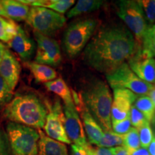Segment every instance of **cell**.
<instances>
[{"label":"cell","instance_id":"cell-40","mask_svg":"<svg viewBox=\"0 0 155 155\" xmlns=\"http://www.w3.org/2000/svg\"><path fill=\"white\" fill-rule=\"evenodd\" d=\"M5 50H6V48H5V45L0 42V62H1L4 53H5Z\"/></svg>","mask_w":155,"mask_h":155},{"label":"cell","instance_id":"cell-39","mask_svg":"<svg viewBox=\"0 0 155 155\" xmlns=\"http://www.w3.org/2000/svg\"><path fill=\"white\" fill-rule=\"evenodd\" d=\"M149 95H150L151 100H152V101L153 103V104H154V108H155V86H154V88H152V90L150 92Z\"/></svg>","mask_w":155,"mask_h":155},{"label":"cell","instance_id":"cell-11","mask_svg":"<svg viewBox=\"0 0 155 155\" xmlns=\"http://www.w3.org/2000/svg\"><path fill=\"white\" fill-rule=\"evenodd\" d=\"M64 127L67 136L73 144L86 150L90 146L86 138L84 129L75 106L63 105Z\"/></svg>","mask_w":155,"mask_h":155},{"label":"cell","instance_id":"cell-25","mask_svg":"<svg viewBox=\"0 0 155 155\" xmlns=\"http://www.w3.org/2000/svg\"><path fill=\"white\" fill-rule=\"evenodd\" d=\"M124 135H120L114 131H106L104 133L101 139L98 143V147L112 148L114 147H120L123 145Z\"/></svg>","mask_w":155,"mask_h":155},{"label":"cell","instance_id":"cell-10","mask_svg":"<svg viewBox=\"0 0 155 155\" xmlns=\"http://www.w3.org/2000/svg\"><path fill=\"white\" fill-rule=\"evenodd\" d=\"M48 108L49 110L44 126L46 134L51 139L63 144H71V141L68 137L64 127L65 115L60 100L56 99L53 105L50 106Z\"/></svg>","mask_w":155,"mask_h":155},{"label":"cell","instance_id":"cell-23","mask_svg":"<svg viewBox=\"0 0 155 155\" xmlns=\"http://www.w3.org/2000/svg\"><path fill=\"white\" fill-rule=\"evenodd\" d=\"M136 108L144 114L147 121H152L154 118L155 108L150 96H141L135 101Z\"/></svg>","mask_w":155,"mask_h":155},{"label":"cell","instance_id":"cell-17","mask_svg":"<svg viewBox=\"0 0 155 155\" xmlns=\"http://www.w3.org/2000/svg\"><path fill=\"white\" fill-rule=\"evenodd\" d=\"M38 132V155H68L65 144L48 137L41 129Z\"/></svg>","mask_w":155,"mask_h":155},{"label":"cell","instance_id":"cell-4","mask_svg":"<svg viewBox=\"0 0 155 155\" xmlns=\"http://www.w3.org/2000/svg\"><path fill=\"white\" fill-rule=\"evenodd\" d=\"M97 27L94 19H84L71 23L63 35L64 49L68 56L75 58L86 47Z\"/></svg>","mask_w":155,"mask_h":155},{"label":"cell","instance_id":"cell-2","mask_svg":"<svg viewBox=\"0 0 155 155\" xmlns=\"http://www.w3.org/2000/svg\"><path fill=\"white\" fill-rule=\"evenodd\" d=\"M48 110L35 94H17L6 106L4 116L10 122L40 129L44 128Z\"/></svg>","mask_w":155,"mask_h":155},{"label":"cell","instance_id":"cell-31","mask_svg":"<svg viewBox=\"0 0 155 155\" xmlns=\"http://www.w3.org/2000/svg\"><path fill=\"white\" fill-rule=\"evenodd\" d=\"M131 125L132 124H131L130 117H129L124 121L113 124L112 129L114 133L120 135H125L132 128Z\"/></svg>","mask_w":155,"mask_h":155},{"label":"cell","instance_id":"cell-32","mask_svg":"<svg viewBox=\"0 0 155 155\" xmlns=\"http://www.w3.org/2000/svg\"><path fill=\"white\" fill-rule=\"evenodd\" d=\"M0 155H12L7 132L0 128Z\"/></svg>","mask_w":155,"mask_h":155},{"label":"cell","instance_id":"cell-6","mask_svg":"<svg viewBox=\"0 0 155 155\" xmlns=\"http://www.w3.org/2000/svg\"><path fill=\"white\" fill-rule=\"evenodd\" d=\"M116 12L130 32L134 35L136 42L139 43L138 47L140 49L149 26L139 1L121 0L117 2Z\"/></svg>","mask_w":155,"mask_h":155},{"label":"cell","instance_id":"cell-33","mask_svg":"<svg viewBox=\"0 0 155 155\" xmlns=\"http://www.w3.org/2000/svg\"><path fill=\"white\" fill-rule=\"evenodd\" d=\"M87 155H114L115 147L106 148V147H92L89 146L86 150Z\"/></svg>","mask_w":155,"mask_h":155},{"label":"cell","instance_id":"cell-14","mask_svg":"<svg viewBox=\"0 0 155 155\" xmlns=\"http://www.w3.org/2000/svg\"><path fill=\"white\" fill-rule=\"evenodd\" d=\"M75 106L77 111L81 114L83 129L86 131L89 143L98 146L104 133L102 128L90 114L85 106L82 98L75 101Z\"/></svg>","mask_w":155,"mask_h":155},{"label":"cell","instance_id":"cell-27","mask_svg":"<svg viewBox=\"0 0 155 155\" xmlns=\"http://www.w3.org/2000/svg\"><path fill=\"white\" fill-rule=\"evenodd\" d=\"M13 91L7 83L0 76V110L7 106L12 100Z\"/></svg>","mask_w":155,"mask_h":155},{"label":"cell","instance_id":"cell-15","mask_svg":"<svg viewBox=\"0 0 155 155\" xmlns=\"http://www.w3.org/2000/svg\"><path fill=\"white\" fill-rule=\"evenodd\" d=\"M20 72L19 62L10 50L6 49L0 62V76L7 83L12 91L18 83Z\"/></svg>","mask_w":155,"mask_h":155},{"label":"cell","instance_id":"cell-30","mask_svg":"<svg viewBox=\"0 0 155 155\" xmlns=\"http://www.w3.org/2000/svg\"><path fill=\"white\" fill-rule=\"evenodd\" d=\"M130 120L133 127L137 129L142 127L147 122H149L144 114L137 109L135 106H131V107Z\"/></svg>","mask_w":155,"mask_h":155},{"label":"cell","instance_id":"cell-29","mask_svg":"<svg viewBox=\"0 0 155 155\" xmlns=\"http://www.w3.org/2000/svg\"><path fill=\"white\" fill-rule=\"evenodd\" d=\"M140 139L141 147L143 148H147L152 142L153 138V132L150 127V122H147L142 127L138 129Z\"/></svg>","mask_w":155,"mask_h":155},{"label":"cell","instance_id":"cell-12","mask_svg":"<svg viewBox=\"0 0 155 155\" xmlns=\"http://www.w3.org/2000/svg\"><path fill=\"white\" fill-rule=\"evenodd\" d=\"M113 91L114 98L111 111L112 124L130 117L131 107L137 99V95L127 88H114Z\"/></svg>","mask_w":155,"mask_h":155},{"label":"cell","instance_id":"cell-5","mask_svg":"<svg viewBox=\"0 0 155 155\" xmlns=\"http://www.w3.org/2000/svg\"><path fill=\"white\" fill-rule=\"evenodd\" d=\"M12 155H38L40 134L35 129L9 122L6 127Z\"/></svg>","mask_w":155,"mask_h":155},{"label":"cell","instance_id":"cell-22","mask_svg":"<svg viewBox=\"0 0 155 155\" xmlns=\"http://www.w3.org/2000/svg\"><path fill=\"white\" fill-rule=\"evenodd\" d=\"M104 5V1L101 0H79L76 5L68 12V18H73L84 13L97 10Z\"/></svg>","mask_w":155,"mask_h":155},{"label":"cell","instance_id":"cell-20","mask_svg":"<svg viewBox=\"0 0 155 155\" xmlns=\"http://www.w3.org/2000/svg\"><path fill=\"white\" fill-rule=\"evenodd\" d=\"M45 86L50 91L57 94L63 101L64 105L75 106L71 91L62 78H58L55 80L45 83Z\"/></svg>","mask_w":155,"mask_h":155},{"label":"cell","instance_id":"cell-9","mask_svg":"<svg viewBox=\"0 0 155 155\" xmlns=\"http://www.w3.org/2000/svg\"><path fill=\"white\" fill-rule=\"evenodd\" d=\"M37 44L35 63L48 66H58L62 61L61 48L55 39L34 32Z\"/></svg>","mask_w":155,"mask_h":155},{"label":"cell","instance_id":"cell-13","mask_svg":"<svg viewBox=\"0 0 155 155\" xmlns=\"http://www.w3.org/2000/svg\"><path fill=\"white\" fill-rule=\"evenodd\" d=\"M128 65L141 80L152 85L155 83V59L141 48L129 60Z\"/></svg>","mask_w":155,"mask_h":155},{"label":"cell","instance_id":"cell-37","mask_svg":"<svg viewBox=\"0 0 155 155\" xmlns=\"http://www.w3.org/2000/svg\"><path fill=\"white\" fill-rule=\"evenodd\" d=\"M131 155H150L149 151L146 148L140 147L138 150L134 151Z\"/></svg>","mask_w":155,"mask_h":155},{"label":"cell","instance_id":"cell-1","mask_svg":"<svg viewBox=\"0 0 155 155\" xmlns=\"http://www.w3.org/2000/svg\"><path fill=\"white\" fill-rule=\"evenodd\" d=\"M138 49L129 29L116 25L105 27L96 32L85 48L83 60L92 68L108 74L129 61Z\"/></svg>","mask_w":155,"mask_h":155},{"label":"cell","instance_id":"cell-3","mask_svg":"<svg viewBox=\"0 0 155 155\" xmlns=\"http://www.w3.org/2000/svg\"><path fill=\"white\" fill-rule=\"evenodd\" d=\"M85 106L104 132L111 131L112 97L108 85L97 80L88 85L81 94Z\"/></svg>","mask_w":155,"mask_h":155},{"label":"cell","instance_id":"cell-38","mask_svg":"<svg viewBox=\"0 0 155 155\" xmlns=\"http://www.w3.org/2000/svg\"><path fill=\"white\" fill-rule=\"evenodd\" d=\"M149 152L150 155H155V137L152 139V142L149 146Z\"/></svg>","mask_w":155,"mask_h":155},{"label":"cell","instance_id":"cell-7","mask_svg":"<svg viewBox=\"0 0 155 155\" xmlns=\"http://www.w3.org/2000/svg\"><path fill=\"white\" fill-rule=\"evenodd\" d=\"M26 21L34 29L35 32L49 37L63 28L66 22V19L63 15L51 9L32 7Z\"/></svg>","mask_w":155,"mask_h":155},{"label":"cell","instance_id":"cell-19","mask_svg":"<svg viewBox=\"0 0 155 155\" xmlns=\"http://www.w3.org/2000/svg\"><path fill=\"white\" fill-rule=\"evenodd\" d=\"M1 3L8 18L15 21H24L28 18L30 9L28 5L14 0H3Z\"/></svg>","mask_w":155,"mask_h":155},{"label":"cell","instance_id":"cell-41","mask_svg":"<svg viewBox=\"0 0 155 155\" xmlns=\"http://www.w3.org/2000/svg\"><path fill=\"white\" fill-rule=\"evenodd\" d=\"M0 17H6V18H8L7 17V14H6L5 9H4L2 5L1 1H0Z\"/></svg>","mask_w":155,"mask_h":155},{"label":"cell","instance_id":"cell-28","mask_svg":"<svg viewBox=\"0 0 155 155\" xmlns=\"http://www.w3.org/2000/svg\"><path fill=\"white\" fill-rule=\"evenodd\" d=\"M144 10L145 18L148 26L155 24V0H141L139 1Z\"/></svg>","mask_w":155,"mask_h":155},{"label":"cell","instance_id":"cell-21","mask_svg":"<svg viewBox=\"0 0 155 155\" xmlns=\"http://www.w3.org/2000/svg\"><path fill=\"white\" fill-rule=\"evenodd\" d=\"M27 65L30 68L37 83H46L56 79L57 73L53 68L42 65L35 62H28Z\"/></svg>","mask_w":155,"mask_h":155},{"label":"cell","instance_id":"cell-35","mask_svg":"<svg viewBox=\"0 0 155 155\" xmlns=\"http://www.w3.org/2000/svg\"><path fill=\"white\" fill-rule=\"evenodd\" d=\"M71 155H87V154L84 149L75 144H72L71 145Z\"/></svg>","mask_w":155,"mask_h":155},{"label":"cell","instance_id":"cell-36","mask_svg":"<svg viewBox=\"0 0 155 155\" xmlns=\"http://www.w3.org/2000/svg\"><path fill=\"white\" fill-rule=\"evenodd\" d=\"M114 155H130L124 147H115Z\"/></svg>","mask_w":155,"mask_h":155},{"label":"cell","instance_id":"cell-8","mask_svg":"<svg viewBox=\"0 0 155 155\" xmlns=\"http://www.w3.org/2000/svg\"><path fill=\"white\" fill-rule=\"evenodd\" d=\"M106 77L112 88H127L140 96L149 94L154 87V85L139 78L131 71L127 63L122 64L111 73L106 74Z\"/></svg>","mask_w":155,"mask_h":155},{"label":"cell","instance_id":"cell-34","mask_svg":"<svg viewBox=\"0 0 155 155\" xmlns=\"http://www.w3.org/2000/svg\"><path fill=\"white\" fill-rule=\"evenodd\" d=\"M8 19H5L2 17H0V40L5 42H9L11 40L7 32H6V26H7Z\"/></svg>","mask_w":155,"mask_h":155},{"label":"cell","instance_id":"cell-16","mask_svg":"<svg viewBox=\"0 0 155 155\" xmlns=\"http://www.w3.org/2000/svg\"><path fill=\"white\" fill-rule=\"evenodd\" d=\"M8 43L9 47L25 62H30L37 49L34 40L19 26L17 35Z\"/></svg>","mask_w":155,"mask_h":155},{"label":"cell","instance_id":"cell-24","mask_svg":"<svg viewBox=\"0 0 155 155\" xmlns=\"http://www.w3.org/2000/svg\"><path fill=\"white\" fill-rule=\"evenodd\" d=\"M129 154L140 148V139H139V130L134 127L131 128V129L125 135H124V142L122 145Z\"/></svg>","mask_w":155,"mask_h":155},{"label":"cell","instance_id":"cell-26","mask_svg":"<svg viewBox=\"0 0 155 155\" xmlns=\"http://www.w3.org/2000/svg\"><path fill=\"white\" fill-rule=\"evenodd\" d=\"M141 49L151 57H155V24L148 28Z\"/></svg>","mask_w":155,"mask_h":155},{"label":"cell","instance_id":"cell-18","mask_svg":"<svg viewBox=\"0 0 155 155\" xmlns=\"http://www.w3.org/2000/svg\"><path fill=\"white\" fill-rule=\"evenodd\" d=\"M20 2L32 7H40L51 9L63 15L74 5L73 0H20Z\"/></svg>","mask_w":155,"mask_h":155}]
</instances>
